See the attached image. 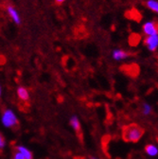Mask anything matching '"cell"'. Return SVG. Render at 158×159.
Returning <instances> with one entry per match:
<instances>
[{
  "label": "cell",
  "mask_w": 158,
  "mask_h": 159,
  "mask_svg": "<svg viewBox=\"0 0 158 159\" xmlns=\"http://www.w3.org/2000/svg\"><path fill=\"white\" fill-rule=\"evenodd\" d=\"M145 152L146 153L149 155V156H151V157H154L157 155L158 153V149L155 145L153 144H149L145 147Z\"/></svg>",
  "instance_id": "30bf717a"
},
{
  "label": "cell",
  "mask_w": 158,
  "mask_h": 159,
  "mask_svg": "<svg viewBox=\"0 0 158 159\" xmlns=\"http://www.w3.org/2000/svg\"><path fill=\"white\" fill-rule=\"evenodd\" d=\"M6 145V141H5V139L3 137V135L0 134V151H1Z\"/></svg>",
  "instance_id": "4fadbf2b"
},
{
  "label": "cell",
  "mask_w": 158,
  "mask_h": 159,
  "mask_svg": "<svg viewBox=\"0 0 158 159\" xmlns=\"http://www.w3.org/2000/svg\"><path fill=\"white\" fill-rule=\"evenodd\" d=\"M1 121L4 127L6 128H13L18 124V118L15 115V113L11 109H6L4 110L2 116H1Z\"/></svg>",
  "instance_id": "7a4b0ae2"
},
{
  "label": "cell",
  "mask_w": 158,
  "mask_h": 159,
  "mask_svg": "<svg viewBox=\"0 0 158 159\" xmlns=\"http://www.w3.org/2000/svg\"><path fill=\"white\" fill-rule=\"evenodd\" d=\"M130 53L123 50V49H120V48H115L113 50L112 52V57L115 61H122V60H126L127 58H129Z\"/></svg>",
  "instance_id": "5b68a950"
},
{
  "label": "cell",
  "mask_w": 158,
  "mask_h": 159,
  "mask_svg": "<svg viewBox=\"0 0 158 159\" xmlns=\"http://www.w3.org/2000/svg\"><path fill=\"white\" fill-rule=\"evenodd\" d=\"M55 1H56L57 4H62V3H64L65 1V0H55Z\"/></svg>",
  "instance_id": "9a60e30c"
},
{
  "label": "cell",
  "mask_w": 158,
  "mask_h": 159,
  "mask_svg": "<svg viewBox=\"0 0 158 159\" xmlns=\"http://www.w3.org/2000/svg\"><path fill=\"white\" fill-rule=\"evenodd\" d=\"M144 45L150 51L154 52L158 48V34L147 36L144 40Z\"/></svg>",
  "instance_id": "3957f363"
},
{
  "label": "cell",
  "mask_w": 158,
  "mask_h": 159,
  "mask_svg": "<svg viewBox=\"0 0 158 159\" xmlns=\"http://www.w3.org/2000/svg\"><path fill=\"white\" fill-rule=\"evenodd\" d=\"M17 95H18V98L24 102L29 101V93L28 89L23 86H19L17 88Z\"/></svg>",
  "instance_id": "52a82bcc"
},
{
  "label": "cell",
  "mask_w": 158,
  "mask_h": 159,
  "mask_svg": "<svg viewBox=\"0 0 158 159\" xmlns=\"http://www.w3.org/2000/svg\"><path fill=\"white\" fill-rule=\"evenodd\" d=\"M143 32L147 35V36H151V35H155L158 34V30H157V26L153 21H149L146 22L143 27H142Z\"/></svg>",
  "instance_id": "277c9868"
},
{
  "label": "cell",
  "mask_w": 158,
  "mask_h": 159,
  "mask_svg": "<svg viewBox=\"0 0 158 159\" xmlns=\"http://www.w3.org/2000/svg\"><path fill=\"white\" fill-rule=\"evenodd\" d=\"M12 159H25V158H24V156H23L20 152H16L14 153Z\"/></svg>",
  "instance_id": "5bb4252c"
},
{
  "label": "cell",
  "mask_w": 158,
  "mask_h": 159,
  "mask_svg": "<svg viewBox=\"0 0 158 159\" xmlns=\"http://www.w3.org/2000/svg\"><path fill=\"white\" fill-rule=\"evenodd\" d=\"M7 11H8V14L10 15V17L12 19V21L15 24H17V25H20L21 24V17H20V15H19V12L17 11V10L14 7L8 6Z\"/></svg>",
  "instance_id": "8992f818"
},
{
  "label": "cell",
  "mask_w": 158,
  "mask_h": 159,
  "mask_svg": "<svg viewBox=\"0 0 158 159\" xmlns=\"http://www.w3.org/2000/svg\"><path fill=\"white\" fill-rule=\"evenodd\" d=\"M90 159H97V158L95 157V156H90Z\"/></svg>",
  "instance_id": "2e32d148"
},
{
  "label": "cell",
  "mask_w": 158,
  "mask_h": 159,
  "mask_svg": "<svg viewBox=\"0 0 158 159\" xmlns=\"http://www.w3.org/2000/svg\"><path fill=\"white\" fill-rule=\"evenodd\" d=\"M16 150H17V152H20V153L24 156L25 159H33V154H32V152H31L28 148H26L25 146L19 145V146L16 147Z\"/></svg>",
  "instance_id": "ba28073f"
},
{
  "label": "cell",
  "mask_w": 158,
  "mask_h": 159,
  "mask_svg": "<svg viewBox=\"0 0 158 159\" xmlns=\"http://www.w3.org/2000/svg\"><path fill=\"white\" fill-rule=\"evenodd\" d=\"M1 92H2L1 91V86H0V97H1Z\"/></svg>",
  "instance_id": "e0dca14e"
},
{
  "label": "cell",
  "mask_w": 158,
  "mask_h": 159,
  "mask_svg": "<svg viewBox=\"0 0 158 159\" xmlns=\"http://www.w3.org/2000/svg\"><path fill=\"white\" fill-rule=\"evenodd\" d=\"M69 123L71 125V127L75 130V132L78 134L81 132V123H80V119L77 116H72L70 120H69Z\"/></svg>",
  "instance_id": "9c48e42d"
},
{
  "label": "cell",
  "mask_w": 158,
  "mask_h": 159,
  "mask_svg": "<svg viewBox=\"0 0 158 159\" xmlns=\"http://www.w3.org/2000/svg\"><path fill=\"white\" fill-rule=\"evenodd\" d=\"M144 134V129L137 124H129L122 129V138L126 142L136 143Z\"/></svg>",
  "instance_id": "6da1fadb"
},
{
  "label": "cell",
  "mask_w": 158,
  "mask_h": 159,
  "mask_svg": "<svg viewBox=\"0 0 158 159\" xmlns=\"http://www.w3.org/2000/svg\"><path fill=\"white\" fill-rule=\"evenodd\" d=\"M146 5L151 11H152L154 12H158V2L156 0H148Z\"/></svg>",
  "instance_id": "8fae6325"
},
{
  "label": "cell",
  "mask_w": 158,
  "mask_h": 159,
  "mask_svg": "<svg viewBox=\"0 0 158 159\" xmlns=\"http://www.w3.org/2000/svg\"><path fill=\"white\" fill-rule=\"evenodd\" d=\"M151 112H152L151 106L149 103H146V102L143 103V105H142V114L145 115V116H148V115H150Z\"/></svg>",
  "instance_id": "7c38bea8"
}]
</instances>
